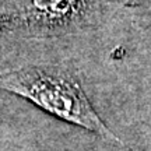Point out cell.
<instances>
[{"label":"cell","instance_id":"cell-1","mask_svg":"<svg viewBox=\"0 0 151 151\" xmlns=\"http://www.w3.org/2000/svg\"><path fill=\"white\" fill-rule=\"evenodd\" d=\"M0 91H7L66 123L109 143H120L95 111L77 76L63 65L37 63L0 71Z\"/></svg>","mask_w":151,"mask_h":151},{"label":"cell","instance_id":"cell-2","mask_svg":"<svg viewBox=\"0 0 151 151\" xmlns=\"http://www.w3.org/2000/svg\"><path fill=\"white\" fill-rule=\"evenodd\" d=\"M115 0H4L0 4V34L48 39L97 28Z\"/></svg>","mask_w":151,"mask_h":151},{"label":"cell","instance_id":"cell-3","mask_svg":"<svg viewBox=\"0 0 151 151\" xmlns=\"http://www.w3.org/2000/svg\"><path fill=\"white\" fill-rule=\"evenodd\" d=\"M118 10L130 13L136 21L151 24V0H115Z\"/></svg>","mask_w":151,"mask_h":151},{"label":"cell","instance_id":"cell-4","mask_svg":"<svg viewBox=\"0 0 151 151\" xmlns=\"http://www.w3.org/2000/svg\"><path fill=\"white\" fill-rule=\"evenodd\" d=\"M3 1H4V0H0V4H1V3H3Z\"/></svg>","mask_w":151,"mask_h":151}]
</instances>
